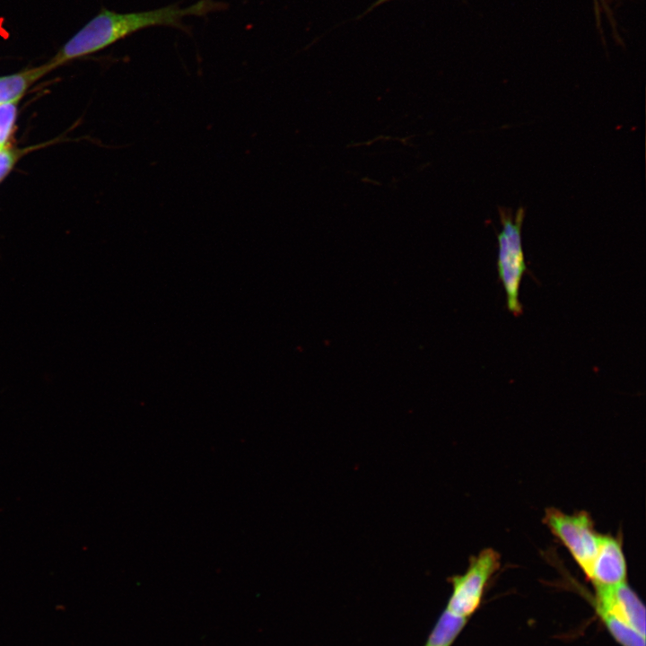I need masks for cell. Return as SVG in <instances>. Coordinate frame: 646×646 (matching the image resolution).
Here are the masks:
<instances>
[{
    "mask_svg": "<svg viewBox=\"0 0 646 646\" xmlns=\"http://www.w3.org/2000/svg\"><path fill=\"white\" fill-rule=\"evenodd\" d=\"M221 7L220 3L200 0L184 9L170 5L152 11L119 13L102 8L60 48L50 62L57 68L69 61L102 50L150 26L168 25L183 29L182 17L204 15Z\"/></svg>",
    "mask_w": 646,
    "mask_h": 646,
    "instance_id": "cell-1",
    "label": "cell"
},
{
    "mask_svg": "<svg viewBox=\"0 0 646 646\" xmlns=\"http://www.w3.org/2000/svg\"><path fill=\"white\" fill-rule=\"evenodd\" d=\"M499 212L503 230L497 236L498 275L505 291L507 308L515 317H519L523 311L519 298V287L527 270L520 235L524 211L519 209L515 218L509 210L500 208Z\"/></svg>",
    "mask_w": 646,
    "mask_h": 646,
    "instance_id": "cell-2",
    "label": "cell"
},
{
    "mask_svg": "<svg viewBox=\"0 0 646 646\" xmlns=\"http://www.w3.org/2000/svg\"><path fill=\"white\" fill-rule=\"evenodd\" d=\"M544 522L588 576L601 537L589 514L586 511L565 514L550 508L546 510Z\"/></svg>",
    "mask_w": 646,
    "mask_h": 646,
    "instance_id": "cell-3",
    "label": "cell"
},
{
    "mask_svg": "<svg viewBox=\"0 0 646 646\" xmlns=\"http://www.w3.org/2000/svg\"><path fill=\"white\" fill-rule=\"evenodd\" d=\"M500 567V555L485 548L472 556L466 572L450 579L452 592L446 609L468 618L479 607L484 589Z\"/></svg>",
    "mask_w": 646,
    "mask_h": 646,
    "instance_id": "cell-4",
    "label": "cell"
},
{
    "mask_svg": "<svg viewBox=\"0 0 646 646\" xmlns=\"http://www.w3.org/2000/svg\"><path fill=\"white\" fill-rule=\"evenodd\" d=\"M595 589L597 611L613 615L645 636V607L626 582Z\"/></svg>",
    "mask_w": 646,
    "mask_h": 646,
    "instance_id": "cell-5",
    "label": "cell"
},
{
    "mask_svg": "<svg viewBox=\"0 0 646 646\" xmlns=\"http://www.w3.org/2000/svg\"><path fill=\"white\" fill-rule=\"evenodd\" d=\"M626 574V561L620 540L610 535H601L587 578L595 587H609L625 582Z\"/></svg>",
    "mask_w": 646,
    "mask_h": 646,
    "instance_id": "cell-6",
    "label": "cell"
},
{
    "mask_svg": "<svg viewBox=\"0 0 646 646\" xmlns=\"http://www.w3.org/2000/svg\"><path fill=\"white\" fill-rule=\"evenodd\" d=\"M55 68L49 60L39 66L0 76V104L19 102L36 82Z\"/></svg>",
    "mask_w": 646,
    "mask_h": 646,
    "instance_id": "cell-7",
    "label": "cell"
},
{
    "mask_svg": "<svg viewBox=\"0 0 646 646\" xmlns=\"http://www.w3.org/2000/svg\"><path fill=\"white\" fill-rule=\"evenodd\" d=\"M467 618L444 609L423 646H451L465 627Z\"/></svg>",
    "mask_w": 646,
    "mask_h": 646,
    "instance_id": "cell-8",
    "label": "cell"
},
{
    "mask_svg": "<svg viewBox=\"0 0 646 646\" xmlns=\"http://www.w3.org/2000/svg\"><path fill=\"white\" fill-rule=\"evenodd\" d=\"M613 638L622 646H645V636L613 615L597 611Z\"/></svg>",
    "mask_w": 646,
    "mask_h": 646,
    "instance_id": "cell-9",
    "label": "cell"
},
{
    "mask_svg": "<svg viewBox=\"0 0 646 646\" xmlns=\"http://www.w3.org/2000/svg\"><path fill=\"white\" fill-rule=\"evenodd\" d=\"M18 103L0 104V149L8 147L13 135L18 114Z\"/></svg>",
    "mask_w": 646,
    "mask_h": 646,
    "instance_id": "cell-10",
    "label": "cell"
},
{
    "mask_svg": "<svg viewBox=\"0 0 646 646\" xmlns=\"http://www.w3.org/2000/svg\"><path fill=\"white\" fill-rule=\"evenodd\" d=\"M24 152V150L10 146L0 149V183L12 171Z\"/></svg>",
    "mask_w": 646,
    "mask_h": 646,
    "instance_id": "cell-11",
    "label": "cell"
},
{
    "mask_svg": "<svg viewBox=\"0 0 646 646\" xmlns=\"http://www.w3.org/2000/svg\"><path fill=\"white\" fill-rule=\"evenodd\" d=\"M389 1H391V0H376V1L368 8V10L364 13V14H365V13H368L369 12H371L372 9L378 7L379 5H380V4H384V3L389 2Z\"/></svg>",
    "mask_w": 646,
    "mask_h": 646,
    "instance_id": "cell-12",
    "label": "cell"
}]
</instances>
